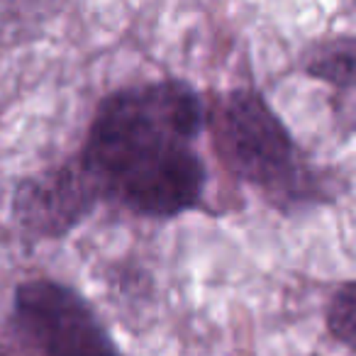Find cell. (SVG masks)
<instances>
[{
	"label": "cell",
	"instance_id": "cell-1",
	"mask_svg": "<svg viewBox=\"0 0 356 356\" xmlns=\"http://www.w3.org/2000/svg\"><path fill=\"white\" fill-rule=\"evenodd\" d=\"M205 118L184 81L120 88L100 100L79 159L103 198L144 218H176L205 193L208 171L195 152Z\"/></svg>",
	"mask_w": 356,
	"mask_h": 356
},
{
	"label": "cell",
	"instance_id": "cell-2",
	"mask_svg": "<svg viewBox=\"0 0 356 356\" xmlns=\"http://www.w3.org/2000/svg\"><path fill=\"white\" fill-rule=\"evenodd\" d=\"M205 127L220 161L244 184L273 195L276 205L310 193V168L302 163L291 129L257 90L237 88L218 98Z\"/></svg>",
	"mask_w": 356,
	"mask_h": 356
},
{
	"label": "cell",
	"instance_id": "cell-3",
	"mask_svg": "<svg viewBox=\"0 0 356 356\" xmlns=\"http://www.w3.org/2000/svg\"><path fill=\"white\" fill-rule=\"evenodd\" d=\"M13 320L42 356H122L88 300L51 278L15 288Z\"/></svg>",
	"mask_w": 356,
	"mask_h": 356
},
{
	"label": "cell",
	"instance_id": "cell-4",
	"mask_svg": "<svg viewBox=\"0 0 356 356\" xmlns=\"http://www.w3.org/2000/svg\"><path fill=\"white\" fill-rule=\"evenodd\" d=\"M100 198L93 176L81 159H74L20 181L13 195V218L37 237H64L93 213Z\"/></svg>",
	"mask_w": 356,
	"mask_h": 356
},
{
	"label": "cell",
	"instance_id": "cell-5",
	"mask_svg": "<svg viewBox=\"0 0 356 356\" xmlns=\"http://www.w3.org/2000/svg\"><path fill=\"white\" fill-rule=\"evenodd\" d=\"M305 71L337 88H356V37L320 42L307 54Z\"/></svg>",
	"mask_w": 356,
	"mask_h": 356
},
{
	"label": "cell",
	"instance_id": "cell-6",
	"mask_svg": "<svg viewBox=\"0 0 356 356\" xmlns=\"http://www.w3.org/2000/svg\"><path fill=\"white\" fill-rule=\"evenodd\" d=\"M327 330L337 341L356 351V281L334 291L327 305Z\"/></svg>",
	"mask_w": 356,
	"mask_h": 356
},
{
	"label": "cell",
	"instance_id": "cell-7",
	"mask_svg": "<svg viewBox=\"0 0 356 356\" xmlns=\"http://www.w3.org/2000/svg\"><path fill=\"white\" fill-rule=\"evenodd\" d=\"M0 356H3V354H0Z\"/></svg>",
	"mask_w": 356,
	"mask_h": 356
}]
</instances>
